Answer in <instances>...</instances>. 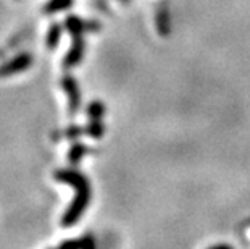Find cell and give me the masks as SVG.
Instances as JSON below:
<instances>
[{
    "instance_id": "7c38bea8",
    "label": "cell",
    "mask_w": 250,
    "mask_h": 249,
    "mask_svg": "<svg viewBox=\"0 0 250 249\" xmlns=\"http://www.w3.org/2000/svg\"><path fill=\"white\" fill-rule=\"evenodd\" d=\"M63 137H68V139H73V137H78L81 135H86V126L81 128V126H70V128H66L63 131Z\"/></svg>"
},
{
    "instance_id": "277c9868",
    "label": "cell",
    "mask_w": 250,
    "mask_h": 249,
    "mask_svg": "<svg viewBox=\"0 0 250 249\" xmlns=\"http://www.w3.org/2000/svg\"><path fill=\"white\" fill-rule=\"evenodd\" d=\"M60 84H62V88L65 89V92L68 94V110H70V115H76L79 110V105H81V91H79L76 79L70 75H66L62 78Z\"/></svg>"
},
{
    "instance_id": "30bf717a",
    "label": "cell",
    "mask_w": 250,
    "mask_h": 249,
    "mask_svg": "<svg viewBox=\"0 0 250 249\" xmlns=\"http://www.w3.org/2000/svg\"><path fill=\"white\" fill-rule=\"evenodd\" d=\"M87 115L90 120H102V116L105 115V105L100 100H94L89 104L87 107Z\"/></svg>"
},
{
    "instance_id": "ba28073f",
    "label": "cell",
    "mask_w": 250,
    "mask_h": 249,
    "mask_svg": "<svg viewBox=\"0 0 250 249\" xmlns=\"http://www.w3.org/2000/svg\"><path fill=\"white\" fill-rule=\"evenodd\" d=\"M86 154H87L86 146L81 144V142H74V144L70 147V152H68V160H70L71 165H78Z\"/></svg>"
},
{
    "instance_id": "52a82bcc",
    "label": "cell",
    "mask_w": 250,
    "mask_h": 249,
    "mask_svg": "<svg viewBox=\"0 0 250 249\" xmlns=\"http://www.w3.org/2000/svg\"><path fill=\"white\" fill-rule=\"evenodd\" d=\"M73 5V0H49L44 5V13L45 15H54L63 10H68Z\"/></svg>"
},
{
    "instance_id": "5b68a950",
    "label": "cell",
    "mask_w": 250,
    "mask_h": 249,
    "mask_svg": "<svg viewBox=\"0 0 250 249\" xmlns=\"http://www.w3.org/2000/svg\"><path fill=\"white\" fill-rule=\"evenodd\" d=\"M62 34H63V26L60 23H52L49 31L45 34V47L50 50H54L58 47L62 41Z\"/></svg>"
},
{
    "instance_id": "6da1fadb",
    "label": "cell",
    "mask_w": 250,
    "mask_h": 249,
    "mask_svg": "<svg viewBox=\"0 0 250 249\" xmlns=\"http://www.w3.org/2000/svg\"><path fill=\"white\" fill-rule=\"evenodd\" d=\"M54 178L60 183L70 184L74 191H76L74 199L71 201V204L68 205L66 212L62 217V225L65 228H70L74 224H78V220L83 217L84 210L87 209V205L90 203L89 180L76 170H57L54 173Z\"/></svg>"
},
{
    "instance_id": "7a4b0ae2",
    "label": "cell",
    "mask_w": 250,
    "mask_h": 249,
    "mask_svg": "<svg viewBox=\"0 0 250 249\" xmlns=\"http://www.w3.org/2000/svg\"><path fill=\"white\" fill-rule=\"evenodd\" d=\"M65 29L71 36V49L68 50V54L63 60V65L66 68L76 67L78 63H81L84 57V50H86V44H84L83 34L87 31V21L81 20L76 15H70L65 18Z\"/></svg>"
},
{
    "instance_id": "3957f363",
    "label": "cell",
    "mask_w": 250,
    "mask_h": 249,
    "mask_svg": "<svg viewBox=\"0 0 250 249\" xmlns=\"http://www.w3.org/2000/svg\"><path fill=\"white\" fill-rule=\"evenodd\" d=\"M31 65H33V55L29 52H23V54L17 55L12 60L5 62L3 65H0V78H8L18 75V73H23Z\"/></svg>"
},
{
    "instance_id": "8992f818",
    "label": "cell",
    "mask_w": 250,
    "mask_h": 249,
    "mask_svg": "<svg viewBox=\"0 0 250 249\" xmlns=\"http://www.w3.org/2000/svg\"><path fill=\"white\" fill-rule=\"evenodd\" d=\"M62 248H74V249H94L95 241L90 235L83 236L81 240H70V241H63Z\"/></svg>"
},
{
    "instance_id": "8fae6325",
    "label": "cell",
    "mask_w": 250,
    "mask_h": 249,
    "mask_svg": "<svg viewBox=\"0 0 250 249\" xmlns=\"http://www.w3.org/2000/svg\"><path fill=\"white\" fill-rule=\"evenodd\" d=\"M157 26H158V33L162 36H167L169 33V17H168V12H160L157 17Z\"/></svg>"
},
{
    "instance_id": "9c48e42d",
    "label": "cell",
    "mask_w": 250,
    "mask_h": 249,
    "mask_svg": "<svg viewBox=\"0 0 250 249\" xmlns=\"http://www.w3.org/2000/svg\"><path fill=\"white\" fill-rule=\"evenodd\" d=\"M104 131H105V126L102 123V120H90L86 125V135L90 137H95V139L102 137Z\"/></svg>"
}]
</instances>
